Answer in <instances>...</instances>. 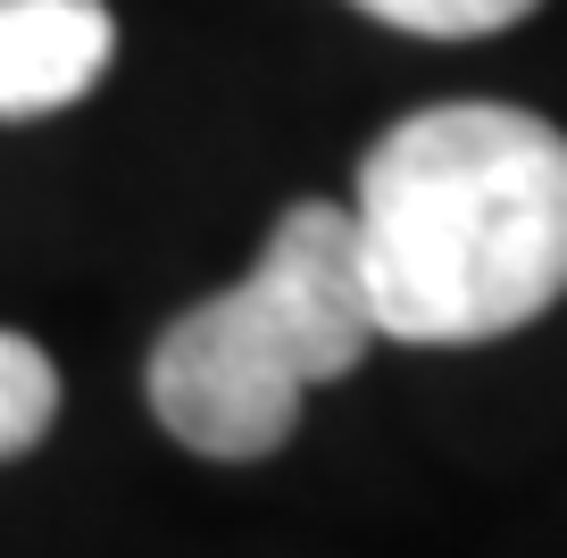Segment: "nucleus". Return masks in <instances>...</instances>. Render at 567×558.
I'll use <instances>...</instances> for the list:
<instances>
[{"label": "nucleus", "instance_id": "7ed1b4c3", "mask_svg": "<svg viewBox=\"0 0 567 558\" xmlns=\"http://www.w3.org/2000/svg\"><path fill=\"white\" fill-rule=\"evenodd\" d=\"M117 51L101 0H0V117H51L84 101Z\"/></svg>", "mask_w": 567, "mask_h": 558}, {"label": "nucleus", "instance_id": "39448f33", "mask_svg": "<svg viewBox=\"0 0 567 558\" xmlns=\"http://www.w3.org/2000/svg\"><path fill=\"white\" fill-rule=\"evenodd\" d=\"M368 9L375 25H401V34H425V42H467V34H501V25L534 18L543 0H351Z\"/></svg>", "mask_w": 567, "mask_h": 558}, {"label": "nucleus", "instance_id": "f257e3e1", "mask_svg": "<svg viewBox=\"0 0 567 558\" xmlns=\"http://www.w3.org/2000/svg\"><path fill=\"white\" fill-rule=\"evenodd\" d=\"M375 333L460 350L517 333L567 292V134L509 101L401 117L351 193Z\"/></svg>", "mask_w": 567, "mask_h": 558}, {"label": "nucleus", "instance_id": "20e7f679", "mask_svg": "<svg viewBox=\"0 0 567 558\" xmlns=\"http://www.w3.org/2000/svg\"><path fill=\"white\" fill-rule=\"evenodd\" d=\"M59 417V366L42 342L25 333H0V458L34 451Z\"/></svg>", "mask_w": 567, "mask_h": 558}, {"label": "nucleus", "instance_id": "f03ea898", "mask_svg": "<svg viewBox=\"0 0 567 558\" xmlns=\"http://www.w3.org/2000/svg\"><path fill=\"white\" fill-rule=\"evenodd\" d=\"M375 309L351 209L301 200L234 292L184 309L151 342V409L200 458H267L301 425V392L368 359Z\"/></svg>", "mask_w": 567, "mask_h": 558}]
</instances>
